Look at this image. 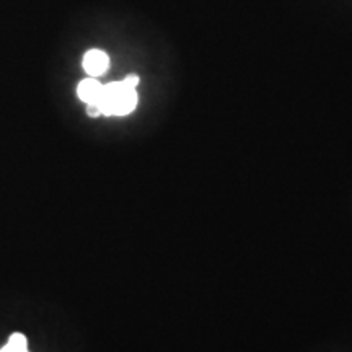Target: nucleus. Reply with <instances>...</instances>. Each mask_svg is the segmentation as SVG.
<instances>
[{"instance_id": "f257e3e1", "label": "nucleus", "mask_w": 352, "mask_h": 352, "mask_svg": "<svg viewBox=\"0 0 352 352\" xmlns=\"http://www.w3.org/2000/svg\"><path fill=\"white\" fill-rule=\"evenodd\" d=\"M96 107L101 114H107V116H126L138 107L135 87L129 85L126 80L103 85V94Z\"/></svg>"}, {"instance_id": "f03ea898", "label": "nucleus", "mask_w": 352, "mask_h": 352, "mask_svg": "<svg viewBox=\"0 0 352 352\" xmlns=\"http://www.w3.org/2000/svg\"><path fill=\"white\" fill-rule=\"evenodd\" d=\"M109 67V57L107 52L100 50L88 51L83 57V69L90 77H100L107 72Z\"/></svg>"}, {"instance_id": "7ed1b4c3", "label": "nucleus", "mask_w": 352, "mask_h": 352, "mask_svg": "<svg viewBox=\"0 0 352 352\" xmlns=\"http://www.w3.org/2000/svg\"><path fill=\"white\" fill-rule=\"evenodd\" d=\"M77 94H78V98L85 101L87 104H95L96 107V103L100 101L101 94H103V85H101L95 77L85 78V80L78 83Z\"/></svg>"}, {"instance_id": "20e7f679", "label": "nucleus", "mask_w": 352, "mask_h": 352, "mask_svg": "<svg viewBox=\"0 0 352 352\" xmlns=\"http://www.w3.org/2000/svg\"><path fill=\"white\" fill-rule=\"evenodd\" d=\"M0 352H28V344H26V338L23 334L15 333L12 334L10 340H8L7 346L3 347Z\"/></svg>"}]
</instances>
